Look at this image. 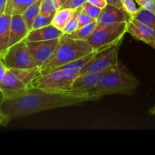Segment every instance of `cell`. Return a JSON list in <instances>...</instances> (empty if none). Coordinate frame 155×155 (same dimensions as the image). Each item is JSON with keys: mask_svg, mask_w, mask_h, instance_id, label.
Here are the masks:
<instances>
[{"mask_svg": "<svg viewBox=\"0 0 155 155\" xmlns=\"http://www.w3.org/2000/svg\"><path fill=\"white\" fill-rule=\"evenodd\" d=\"M88 101L93 99L84 91L51 92L31 87L18 95L4 97L2 112L10 122L44 110L77 105Z\"/></svg>", "mask_w": 155, "mask_h": 155, "instance_id": "6da1fadb", "label": "cell"}, {"mask_svg": "<svg viewBox=\"0 0 155 155\" xmlns=\"http://www.w3.org/2000/svg\"><path fill=\"white\" fill-rule=\"evenodd\" d=\"M93 47L87 40H80L64 34L52 54L39 68L41 76L54 71L57 68L80 58L94 51Z\"/></svg>", "mask_w": 155, "mask_h": 155, "instance_id": "7a4b0ae2", "label": "cell"}, {"mask_svg": "<svg viewBox=\"0 0 155 155\" xmlns=\"http://www.w3.org/2000/svg\"><path fill=\"white\" fill-rule=\"evenodd\" d=\"M139 82L120 63L104 76L97 86L88 92L93 101L104 95L113 94H131L138 87Z\"/></svg>", "mask_w": 155, "mask_h": 155, "instance_id": "3957f363", "label": "cell"}, {"mask_svg": "<svg viewBox=\"0 0 155 155\" xmlns=\"http://www.w3.org/2000/svg\"><path fill=\"white\" fill-rule=\"evenodd\" d=\"M80 75V69H63L40 76L33 82V87L51 92L71 91L73 83Z\"/></svg>", "mask_w": 155, "mask_h": 155, "instance_id": "277c9868", "label": "cell"}, {"mask_svg": "<svg viewBox=\"0 0 155 155\" xmlns=\"http://www.w3.org/2000/svg\"><path fill=\"white\" fill-rule=\"evenodd\" d=\"M127 33V21L114 23L99 29H95L87 41L95 51H98L124 39V35Z\"/></svg>", "mask_w": 155, "mask_h": 155, "instance_id": "5b68a950", "label": "cell"}, {"mask_svg": "<svg viewBox=\"0 0 155 155\" xmlns=\"http://www.w3.org/2000/svg\"><path fill=\"white\" fill-rule=\"evenodd\" d=\"M122 42L121 39L110 46L97 51L93 58L80 70V74L104 71L117 66L120 64L118 54Z\"/></svg>", "mask_w": 155, "mask_h": 155, "instance_id": "8992f818", "label": "cell"}, {"mask_svg": "<svg viewBox=\"0 0 155 155\" xmlns=\"http://www.w3.org/2000/svg\"><path fill=\"white\" fill-rule=\"evenodd\" d=\"M2 61L8 69H29L37 67L26 39L9 47Z\"/></svg>", "mask_w": 155, "mask_h": 155, "instance_id": "52a82bcc", "label": "cell"}, {"mask_svg": "<svg viewBox=\"0 0 155 155\" xmlns=\"http://www.w3.org/2000/svg\"><path fill=\"white\" fill-rule=\"evenodd\" d=\"M60 38L45 41H27L33 58L37 67L40 68L52 54L58 44Z\"/></svg>", "mask_w": 155, "mask_h": 155, "instance_id": "ba28073f", "label": "cell"}, {"mask_svg": "<svg viewBox=\"0 0 155 155\" xmlns=\"http://www.w3.org/2000/svg\"><path fill=\"white\" fill-rule=\"evenodd\" d=\"M127 33L136 40L142 41L155 49V30L150 26L130 16L127 21Z\"/></svg>", "mask_w": 155, "mask_h": 155, "instance_id": "9c48e42d", "label": "cell"}, {"mask_svg": "<svg viewBox=\"0 0 155 155\" xmlns=\"http://www.w3.org/2000/svg\"><path fill=\"white\" fill-rule=\"evenodd\" d=\"M114 68L104 71L80 74L74 80L71 90L84 91V92H89V90H92L96 87L97 85L102 80V78H104V76L110 73Z\"/></svg>", "mask_w": 155, "mask_h": 155, "instance_id": "30bf717a", "label": "cell"}, {"mask_svg": "<svg viewBox=\"0 0 155 155\" xmlns=\"http://www.w3.org/2000/svg\"><path fill=\"white\" fill-rule=\"evenodd\" d=\"M130 15L124 9L119 8L113 5L107 4L101 9V14L97 19V27L99 29L104 26L117 22L128 21Z\"/></svg>", "mask_w": 155, "mask_h": 155, "instance_id": "8fae6325", "label": "cell"}, {"mask_svg": "<svg viewBox=\"0 0 155 155\" xmlns=\"http://www.w3.org/2000/svg\"><path fill=\"white\" fill-rule=\"evenodd\" d=\"M28 89L30 88L24 84L10 69H7L4 78L0 84V92L3 96H13Z\"/></svg>", "mask_w": 155, "mask_h": 155, "instance_id": "7c38bea8", "label": "cell"}, {"mask_svg": "<svg viewBox=\"0 0 155 155\" xmlns=\"http://www.w3.org/2000/svg\"><path fill=\"white\" fill-rule=\"evenodd\" d=\"M29 32L30 30L23 18L22 15H12V21H11L9 47L25 39Z\"/></svg>", "mask_w": 155, "mask_h": 155, "instance_id": "4fadbf2b", "label": "cell"}, {"mask_svg": "<svg viewBox=\"0 0 155 155\" xmlns=\"http://www.w3.org/2000/svg\"><path fill=\"white\" fill-rule=\"evenodd\" d=\"M64 34L62 30H59L52 24L38 29H33L29 32L26 37L27 41H45L61 38Z\"/></svg>", "mask_w": 155, "mask_h": 155, "instance_id": "5bb4252c", "label": "cell"}, {"mask_svg": "<svg viewBox=\"0 0 155 155\" xmlns=\"http://www.w3.org/2000/svg\"><path fill=\"white\" fill-rule=\"evenodd\" d=\"M12 17V14L6 12L0 15V58L2 60L9 47Z\"/></svg>", "mask_w": 155, "mask_h": 155, "instance_id": "9a60e30c", "label": "cell"}, {"mask_svg": "<svg viewBox=\"0 0 155 155\" xmlns=\"http://www.w3.org/2000/svg\"><path fill=\"white\" fill-rule=\"evenodd\" d=\"M24 84L27 85L29 88L33 87V82L40 77V70L39 67L29 69H10Z\"/></svg>", "mask_w": 155, "mask_h": 155, "instance_id": "2e32d148", "label": "cell"}, {"mask_svg": "<svg viewBox=\"0 0 155 155\" xmlns=\"http://www.w3.org/2000/svg\"><path fill=\"white\" fill-rule=\"evenodd\" d=\"M75 9L71 8H60L56 12L53 17L51 24L63 31L64 28L68 24V21L72 18Z\"/></svg>", "mask_w": 155, "mask_h": 155, "instance_id": "e0dca14e", "label": "cell"}, {"mask_svg": "<svg viewBox=\"0 0 155 155\" xmlns=\"http://www.w3.org/2000/svg\"><path fill=\"white\" fill-rule=\"evenodd\" d=\"M37 0H8L5 11L12 15H22L24 11Z\"/></svg>", "mask_w": 155, "mask_h": 155, "instance_id": "ac0fdd59", "label": "cell"}, {"mask_svg": "<svg viewBox=\"0 0 155 155\" xmlns=\"http://www.w3.org/2000/svg\"><path fill=\"white\" fill-rule=\"evenodd\" d=\"M41 2H42V0H37L33 4L29 6L22 14L23 18L25 21L26 24H27L30 31L32 30L33 21L36 19V17L39 15V14L40 13Z\"/></svg>", "mask_w": 155, "mask_h": 155, "instance_id": "d6986e66", "label": "cell"}, {"mask_svg": "<svg viewBox=\"0 0 155 155\" xmlns=\"http://www.w3.org/2000/svg\"><path fill=\"white\" fill-rule=\"evenodd\" d=\"M130 16L131 18H135L138 21L150 26L155 30V13L149 12L143 8L139 7L138 10Z\"/></svg>", "mask_w": 155, "mask_h": 155, "instance_id": "ffe728a7", "label": "cell"}, {"mask_svg": "<svg viewBox=\"0 0 155 155\" xmlns=\"http://www.w3.org/2000/svg\"><path fill=\"white\" fill-rule=\"evenodd\" d=\"M97 27V21L92 23L90 24L84 26V27H79L77 30L73 33H69L68 35L69 37L74 38V39H80V40H87L91 35L93 33Z\"/></svg>", "mask_w": 155, "mask_h": 155, "instance_id": "44dd1931", "label": "cell"}, {"mask_svg": "<svg viewBox=\"0 0 155 155\" xmlns=\"http://www.w3.org/2000/svg\"><path fill=\"white\" fill-rule=\"evenodd\" d=\"M83 10V6L79 7L74 10V15H73L72 18L70 19L68 24L64 28L63 32L64 34H69V33H73L75 30H77L79 28V21H78V16L80 15V12Z\"/></svg>", "mask_w": 155, "mask_h": 155, "instance_id": "7402d4cb", "label": "cell"}, {"mask_svg": "<svg viewBox=\"0 0 155 155\" xmlns=\"http://www.w3.org/2000/svg\"><path fill=\"white\" fill-rule=\"evenodd\" d=\"M53 0H42L40 5V14L46 16H54L57 12Z\"/></svg>", "mask_w": 155, "mask_h": 155, "instance_id": "603a6c76", "label": "cell"}, {"mask_svg": "<svg viewBox=\"0 0 155 155\" xmlns=\"http://www.w3.org/2000/svg\"><path fill=\"white\" fill-rule=\"evenodd\" d=\"M53 17L54 16H46V15H42V14L39 13V15L36 17V19L33 21L32 30H33V29L41 28V27H45V26H48L49 24H51L53 19Z\"/></svg>", "mask_w": 155, "mask_h": 155, "instance_id": "cb8c5ba5", "label": "cell"}, {"mask_svg": "<svg viewBox=\"0 0 155 155\" xmlns=\"http://www.w3.org/2000/svg\"><path fill=\"white\" fill-rule=\"evenodd\" d=\"M83 12L89 15V16L92 17L95 19H98L100 14H101V8L95 5H93L91 3H89V2H87L83 5Z\"/></svg>", "mask_w": 155, "mask_h": 155, "instance_id": "d4e9b609", "label": "cell"}, {"mask_svg": "<svg viewBox=\"0 0 155 155\" xmlns=\"http://www.w3.org/2000/svg\"><path fill=\"white\" fill-rule=\"evenodd\" d=\"M78 21L79 27H82L86 25H88V24H92L93 22H95V21H97V19L89 16V15L83 12V10H82V12H80L78 16Z\"/></svg>", "mask_w": 155, "mask_h": 155, "instance_id": "484cf974", "label": "cell"}, {"mask_svg": "<svg viewBox=\"0 0 155 155\" xmlns=\"http://www.w3.org/2000/svg\"><path fill=\"white\" fill-rule=\"evenodd\" d=\"M87 2L88 0H68L64 3L61 8L76 9L77 8L83 6Z\"/></svg>", "mask_w": 155, "mask_h": 155, "instance_id": "4316f807", "label": "cell"}, {"mask_svg": "<svg viewBox=\"0 0 155 155\" xmlns=\"http://www.w3.org/2000/svg\"><path fill=\"white\" fill-rule=\"evenodd\" d=\"M120 2L122 3L124 9L130 15L134 14L138 10V8L135 4L134 0H120Z\"/></svg>", "mask_w": 155, "mask_h": 155, "instance_id": "83f0119b", "label": "cell"}, {"mask_svg": "<svg viewBox=\"0 0 155 155\" xmlns=\"http://www.w3.org/2000/svg\"><path fill=\"white\" fill-rule=\"evenodd\" d=\"M139 7L155 13V0H135Z\"/></svg>", "mask_w": 155, "mask_h": 155, "instance_id": "f1b7e54d", "label": "cell"}, {"mask_svg": "<svg viewBox=\"0 0 155 155\" xmlns=\"http://www.w3.org/2000/svg\"><path fill=\"white\" fill-rule=\"evenodd\" d=\"M3 100H4V96H3L2 94L0 92V125L1 126H7L8 124V121L6 119L5 117L4 116V114L2 112V104Z\"/></svg>", "mask_w": 155, "mask_h": 155, "instance_id": "f546056e", "label": "cell"}, {"mask_svg": "<svg viewBox=\"0 0 155 155\" xmlns=\"http://www.w3.org/2000/svg\"><path fill=\"white\" fill-rule=\"evenodd\" d=\"M89 3H91L93 5L97 6V7L100 8H104L106 5H107V2L106 0H88Z\"/></svg>", "mask_w": 155, "mask_h": 155, "instance_id": "4dcf8cb0", "label": "cell"}, {"mask_svg": "<svg viewBox=\"0 0 155 155\" xmlns=\"http://www.w3.org/2000/svg\"><path fill=\"white\" fill-rule=\"evenodd\" d=\"M7 69L8 68H6V66L5 65L3 61L0 58V84H1L3 78H4L5 74L6 71H7Z\"/></svg>", "mask_w": 155, "mask_h": 155, "instance_id": "1f68e13d", "label": "cell"}, {"mask_svg": "<svg viewBox=\"0 0 155 155\" xmlns=\"http://www.w3.org/2000/svg\"><path fill=\"white\" fill-rule=\"evenodd\" d=\"M106 1H107V4L113 5L116 6V7L119 8L124 9V7H123V5L121 3L120 0H106Z\"/></svg>", "mask_w": 155, "mask_h": 155, "instance_id": "d6a6232c", "label": "cell"}, {"mask_svg": "<svg viewBox=\"0 0 155 155\" xmlns=\"http://www.w3.org/2000/svg\"><path fill=\"white\" fill-rule=\"evenodd\" d=\"M8 0H0V15H2L5 11Z\"/></svg>", "mask_w": 155, "mask_h": 155, "instance_id": "836d02e7", "label": "cell"}, {"mask_svg": "<svg viewBox=\"0 0 155 155\" xmlns=\"http://www.w3.org/2000/svg\"><path fill=\"white\" fill-rule=\"evenodd\" d=\"M149 114L151 115H154V116H155V105L152 107V108L150 109V110H149Z\"/></svg>", "mask_w": 155, "mask_h": 155, "instance_id": "e575fe53", "label": "cell"}, {"mask_svg": "<svg viewBox=\"0 0 155 155\" xmlns=\"http://www.w3.org/2000/svg\"><path fill=\"white\" fill-rule=\"evenodd\" d=\"M66 1H68V0H59V2H60V3H61V6L63 5V4H64V3Z\"/></svg>", "mask_w": 155, "mask_h": 155, "instance_id": "d590c367", "label": "cell"}, {"mask_svg": "<svg viewBox=\"0 0 155 155\" xmlns=\"http://www.w3.org/2000/svg\"><path fill=\"white\" fill-rule=\"evenodd\" d=\"M1 59H2V58H1Z\"/></svg>", "mask_w": 155, "mask_h": 155, "instance_id": "8d00e7d4", "label": "cell"}]
</instances>
